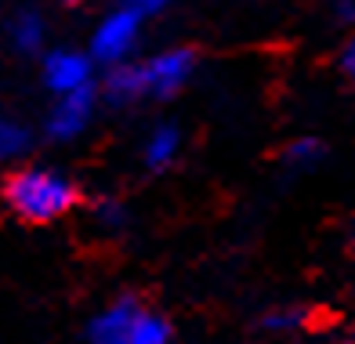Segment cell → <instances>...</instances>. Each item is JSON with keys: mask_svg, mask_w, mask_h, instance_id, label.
Instances as JSON below:
<instances>
[{"mask_svg": "<svg viewBox=\"0 0 355 344\" xmlns=\"http://www.w3.org/2000/svg\"><path fill=\"white\" fill-rule=\"evenodd\" d=\"M94 218H98L105 228H120L123 221H127V214H123V207L120 203H112V200H105V203H98V210H94Z\"/></svg>", "mask_w": 355, "mask_h": 344, "instance_id": "13", "label": "cell"}, {"mask_svg": "<svg viewBox=\"0 0 355 344\" xmlns=\"http://www.w3.org/2000/svg\"><path fill=\"white\" fill-rule=\"evenodd\" d=\"M102 94H105V102L120 105V109L145 102V87H141V69H138V62H123V65H112V69L105 73Z\"/></svg>", "mask_w": 355, "mask_h": 344, "instance_id": "7", "label": "cell"}, {"mask_svg": "<svg viewBox=\"0 0 355 344\" xmlns=\"http://www.w3.org/2000/svg\"><path fill=\"white\" fill-rule=\"evenodd\" d=\"M319 160H322V145L315 138H301V141H294L286 149V163L294 171H309V167H315Z\"/></svg>", "mask_w": 355, "mask_h": 344, "instance_id": "11", "label": "cell"}, {"mask_svg": "<svg viewBox=\"0 0 355 344\" xmlns=\"http://www.w3.org/2000/svg\"><path fill=\"white\" fill-rule=\"evenodd\" d=\"M44 37H47V26H44V15H40V11L22 8V11L11 15V22H8V40H11L15 51L37 55L40 47H44Z\"/></svg>", "mask_w": 355, "mask_h": 344, "instance_id": "9", "label": "cell"}, {"mask_svg": "<svg viewBox=\"0 0 355 344\" xmlns=\"http://www.w3.org/2000/svg\"><path fill=\"white\" fill-rule=\"evenodd\" d=\"M91 120H94V87L73 91V94H58L51 102V109H47L44 130L55 141H73V138H80L91 127Z\"/></svg>", "mask_w": 355, "mask_h": 344, "instance_id": "5", "label": "cell"}, {"mask_svg": "<svg viewBox=\"0 0 355 344\" xmlns=\"http://www.w3.org/2000/svg\"><path fill=\"white\" fill-rule=\"evenodd\" d=\"M265 326L272 334H294L304 326V312L301 308H276V312L265 316Z\"/></svg>", "mask_w": 355, "mask_h": 344, "instance_id": "12", "label": "cell"}, {"mask_svg": "<svg viewBox=\"0 0 355 344\" xmlns=\"http://www.w3.org/2000/svg\"><path fill=\"white\" fill-rule=\"evenodd\" d=\"M29 149H33L29 123H22L19 117H4V123H0V156L11 163V160H22Z\"/></svg>", "mask_w": 355, "mask_h": 344, "instance_id": "10", "label": "cell"}, {"mask_svg": "<svg viewBox=\"0 0 355 344\" xmlns=\"http://www.w3.org/2000/svg\"><path fill=\"white\" fill-rule=\"evenodd\" d=\"M69 4H87V0H69Z\"/></svg>", "mask_w": 355, "mask_h": 344, "instance_id": "17", "label": "cell"}, {"mask_svg": "<svg viewBox=\"0 0 355 344\" xmlns=\"http://www.w3.org/2000/svg\"><path fill=\"white\" fill-rule=\"evenodd\" d=\"M141 15L145 8L138 4H123V8H112L109 15H102L91 33V58L109 65V69L123 65L141 40Z\"/></svg>", "mask_w": 355, "mask_h": 344, "instance_id": "3", "label": "cell"}, {"mask_svg": "<svg viewBox=\"0 0 355 344\" xmlns=\"http://www.w3.org/2000/svg\"><path fill=\"white\" fill-rule=\"evenodd\" d=\"M182 156V130L174 123H156L141 141V160L149 171H164Z\"/></svg>", "mask_w": 355, "mask_h": 344, "instance_id": "8", "label": "cell"}, {"mask_svg": "<svg viewBox=\"0 0 355 344\" xmlns=\"http://www.w3.org/2000/svg\"><path fill=\"white\" fill-rule=\"evenodd\" d=\"M337 62H341V69L355 80V37L345 44V51H341V58H337Z\"/></svg>", "mask_w": 355, "mask_h": 344, "instance_id": "14", "label": "cell"}, {"mask_svg": "<svg viewBox=\"0 0 355 344\" xmlns=\"http://www.w3.org/2000/svg\"><path fill=\"white\" fill-rule=\"evenodd\" d=\"M91 55H80V51H69V47H55V51L44 55V65H40V76L47 91L55 98L58 94H73V91H87L91 87Z\"/></svg>", "mask_w": 355, "mask_h": 344, "instance_id": "6", "label": "cell"}, {"mask_svg": "<svg viewBox=\"0 0 355 344\" xmlns=\"http://www.w3.org/2000/svg\"><path fill=\"white\" fill-rule=\"evenodd\" d=\"M167 4H174V0H145V11H159V8H167Z\"/></svg>", "mask_w": 355, "mask_h": 344, "instance_id": "16", "label": "cell"}, {"mask_svg": "<svg viewBox=\"0 0 355 344\" xmlns=\"http://www.w3.org/2000/svg\"><path fill=\"white\" fill-rule=\"evenodd\" d=\"M141 69V87H145V102H167V98L182 94L185 84L196 73V55L189 47H164L153 58L138 62Z\"/></svg>", "mask_w": 355, "mask_h": 344, "instance_id": "4", "label": "cell"}, {"mask_svg": "<svg viewBox=\"0 0 355 344\" xmlns=\"http://www.w3.org/2000/svg\"><path fill=\"white\" fill-rule=\"evenodd\" d=\"M334 4V15L341 22H355V0H330Z\"/></svg>", "mask_w": 355, "mask_h": 344, "instance_id": "15", "label": "cell"}, {"mask_svg": "<svg viewBox=\"0 0 355 344\" xmlns=\"http://www.w3.org/2000/svg\"><path fill=\"white\" fill-rule=\"evenodd\" d=\"M4 203L15 218L29 225H51L80 203V192L73 178L55 167H22L8 178Z\"/></svg>", "mask_w": 355, "mask_h": 344, "instance_id": "1", "label": "cell"}, {"mask_svg": "<svg viewBox=\"0 0 355 344\" xmlns=\"http://www.w3.org/2000/svg\"><path fill=\"white\" fill-rule=\"evenodd\" d=\"M87 344H171V322L138 298H116L87 322Z\"/></svg>", "mask_w": 355, "mask_h": 344, "instance_id": "2", "label": "cell"}]
</instances>
